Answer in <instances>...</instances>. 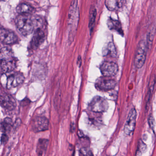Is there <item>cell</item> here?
<instances>
[{"mask_svg": "<svg viewBox=\"0 0 156 156\" xmlns=\"http://www.w3.org/2000/svg\"><path fill=\"white\" fill-rule=\"evenodd\" d=\"M1 105L5 109L12 110L16 108L17 104L14 98L7 94H2L1 96Z\"/></svg>", "mask_w": 156, "mask_h": 156, "instance_id": "12", "label": "cell"}, {"mask_svg": "<svg viewBox=\"0 0 156 156\" xmlns=\"http://www.w3.org/2000/svg\"><path fill=\"white\" fill-rule=\"evenodd\" d=\"M18 60L15 57L1 59V73L4 74L13 71L17 66Z\"/></svg>", "mask_w": 156, "mask_h": 156, "instance_id": "8", "label": "cell"}, {"mask_svg": "<svg viewBox=\"0 0 156 156\" xmlns=\"http://www.w3.org/2000/svg\"><path fill=\"white\" fill-rule=\"evenodd\" d=\"M108 104L104 98L96 96L88 104V109L95 113H103L107 111Z\"/></svg>", "mask_w": 156, "mask_h": 156, "instance_id": "2", "label": "cell"}, {"mask_svg": "<svg viewBox=\"0 0 156 156\" xmlns=\"http://www.w3.org/2000/svg\"><path fill=\"white\" fill-rule=\"evenodd\" d=\"M24 78L23 74L20 72H15L10 75L7 78L6 87L10 89L19 86L24 82Z\"/></svg>", "mask_w": 156, "mask_h": 156, "instance_id": "7", "label": "cell"}, {"mask_svg": "<svg viewBox=\"0 0 156 156\" xmlns=\"http://www.w3.org/2000/svg\"><path fill=\"white\" fill-rule=\"evenodd\" d=\"M31 126L32 130L35 133L45 131L49 127V120L45 117L38 116L32 119Z\"/></svg>", "mask_w": 156, "mask_h": 156, "instance_id": "4", "label": "cell"}, {"mask_svg": "<svg viewBox=\"0 0 156 156\" xmlns=\"http://www.w3.org/2000/svg\"><path fill=\"white\" fill-rule=\"evenodd\" d=\"M100 69L104 76L111 77L116 74L119 67L117 64L114 62L105 61L101 64Z\"/></svg>", "mask_w": 156, "mask_h": 156, "instance_id": "6", "label": "cell"}, {"mask_svg": "<svg viewBox=\"0 0 156 156\" xmlns=\"http://www.w3.org/2000/svg\"><path fill=\"white\" fill-rule=\"evenodd\" d=\"M104 55H109L113 58L117 56V51L115 44L112 42L108 43L106 48L103 52Z\"/></svg>", "mask_w": 156, "mask_h": 156, "instance_id": "18", "label": "cell"}, {"mask_svg": "<svg viewBox=\"0 0 156 156\" xmlns=\"http://www.w3.org/2000/svg\"><path fill=\"white\" fill-rule=\"evenodd\" d=\"M126 0H105V5L110 11H114L121 9L124 6Z\"/></svg>", "mask_w": 156, "mask_h": 156, "instance_id": "13", "label": "cell"}, {"mask_svg": "<svg viewBox=\"0 0 156 156\" xmlns=\"http://www.w3.org/2000/svg\"><path fill=\"white\" fill-rule=\"evenodd\" d=\"M147 45L143 41H140L139 44L135 54L134 63L136 68L142 67L145 64L147 57Z\"/></svg>", "mask_w": 156, "mask_h": 156, "instance_id": "3", "label": "cell"}, {"mask_svg": "<svg viewBox=\"0 0 156 156\" xmlns=\"http://www.w3.org/2000/svg\"><path fill=\"white\" fill-rule=\"evenodd\" d=\"M108 27L110 30H114L118 33L121 35H124L121 23L117 20H114L111 18H108L107 21Z\"/></svg>", "mask_w": 156, "mask_h": 156, "instance_id": "14", "label": "cell"}, {"mask_svg": "<svg viewBox=\"0 0 156 156\" xmlns=\"http://www.w3.org/2000/svg\"><path fill=\"white\" fill-rule=\"evenodd\" d=\"M12 121L11 119L6 118L3 119L1 124V130L3 133H7L9 132L12 127Z\"/></svg>", "mask_w": 156, "mask_h": 156, "instance_id": "17", "label": "cell"}, {"mask_svg": "<svg viewBox=\"0 0 156 156\" xmlns=\"http://www.w3.org/2000/svg\"><path fill=\"white\" fill-rule=\"evenodd\" d=\"M49 140L46 139H40L36 147V153L39 156L45 155L47 150Z\"/></svg>", "mask_w": 156, "mask_h": 156, "instance_id": "15", "label": "cell"}, {"mask_svg": "<svg viewBox=\"0 0 156 156\" xmlns=\"http://www.w3.org/2000/svg\"><path fill=\"white\" fill-rule=\"evenodd\" d=\"M136 111L134 108L129 111L124 127V132L127 136H129L133 133L136 127Z\"/></svg>", "mask_w": 156, "mask_h": 156, "instance_id": "5", "label": "cell"}, {"mask_svg": "<svg viewBox=\"0 0 156 156\" xmlns=\"http://www.w3.org/2000/svg\"><path fill=\"white\" fill-rule=\"evenodd\" d=\"M16 10L20 14H32L34 12V9L29 4L21 3L17 6Z\"/></svg>", "mask_w": 156, "mask_h": 156, "instance_id": "16", "label": "cell"}, {"mask_svg": "<svg viewBox=\"0 0 156 156\" xmlns=\"http://www.w3.org/2000/svg\"><path fill=\"white\" fill-rule=\"evenodd\" d=\"M9 139L8 134L6 133H2L1 136V143L2 144H5L8 141Z\"/></svg>", "mask_w": 156, "mask_h": 156, "instance_id": "22", "label": "cell"}, {"mask_svg": "<svg viewBox=\"0 0 156 156\" xmlns=\"http://www.w3.org/2000/svg\"><path fill=\"white\" fill-rule=\"evenodd\" d=\"M148 123L149 124L150 126L153 129L154 128V125H155V120H154V118L152 115H151L149 117Z\"/></svg>", "mask_w": 156, "mask_h": 156, "instance_id": "23", "label": "cell"}, {"mask_svg": "<svg viewBox=\"0 0 156 156\" xmlns=\"http://www.w3.org/2000/svg\"><path fill=\"white\" fill-rule=\"evenodd\" d=\"M97 11L94 7H92L90 9V16H89V28L90 32L92 33L94 27L96 17Z\"/></svg>", "mask_w": 156, "mask_h": 156, "instance_id": "19", "label": "cell"}, {"mask_svg": "<svg viewBox=\"0 0 156 156\" xmlns=\"http://www.w3.org/2000/svg\"><path fill=\"white\" fill-rule=\"evenodd\" d=\"M80 154L83 156H91L93 155L91 150L86 147H83L80 149Z\"/></svg>", "mask_w": 156, "mask_h": 156, "instance_id": "20", "label": "cell"}, {"mask_svg": "<svg viewBox=\"0 0 156 156\" xmlns=\"http://www.w3.org/2000/svg\"><path fill=\"white\" fill-rule=\"evenodd\" d=\"M45 38V34L42 28L35 30L31 41L30 43V48L32 50H36L43 42Z\"/></svg>", "mask_w": 156, "mask_h": 156, "instance_id": "11", "label": "cell"}, {"mask_svg": "<svg viewBox=\"0 0 156 156\" xmlns=\"http://www.w3.org/2000/svg\"><path fill=\"white\" fill-rule=\"evenodd\" d=\"M0 33L1 41L4 44H14L18 41V38L17 35L10 30L1 28Z\"/></svg>", "mask_w": 156, "mask_h": 156, "instance_id": "10", "label": "cell"}, {"mask_svg": "<svg viewBox=\"0 0 156 156\" xmlns=\"http://www.w3.org/2000/svg\"><path fill=\"white\" fill-rule=\"evenodd\" d=\"M15 24L20 32L24 36H27L38 28H42L43 21L39 16H33L32 14H22L16 18Z\"/></svg>", "mask_w": 156, "mask_h": 156, "instance_id": "1", "label": "cell"}, {"mask_svg": "<svg viewBox=\"0 0 156 156\" xmlns=\"http://www.w3.org/2000/svg\"><path fill=\"white\" fill-rule=\"evenodd\" d=\"M146 146L142 140L140 141L139 143L137 151L136 152V155H138L139 153H140L139 155L141 154V153H143L145 151V150L146 149Z\"/></svg>", "mask_w": 156, "mask_h": 156, "instance_id": "21", "label": "cell"}, {"mask_svg": "<svg viewBox=\"0 0 156 156\" xmlns=\"http://www.w3.org/2000/svg\"><path fill=\"white\" fill-rule=\"evenodd\" d=\"M108 76L100 77L97 80L96 86L99 90L108 91L114 89L116 83L114 79L108 78Z\"/></svg>", "mask_w": 156, "mask_h": 156, "instance_id": "9", "label": "cell"}]
</instances>
